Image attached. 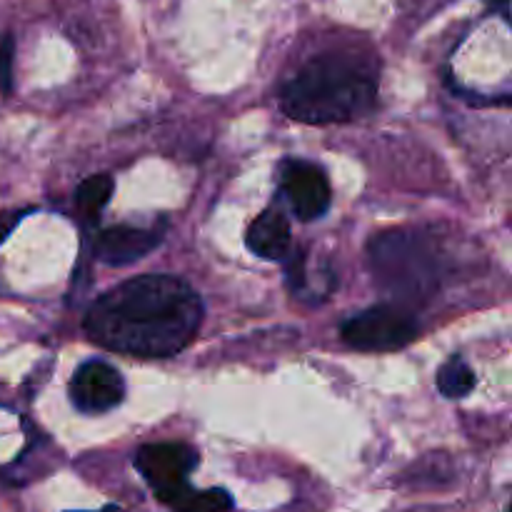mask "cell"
<instances>
[{
	"mask_svg": "<svg viewBox=\"0 0 512 512\" xmlns=\"http://www.w3.org/2000/svg\"><path fill=\"white\" fill-rule=\"evenodd\" d=\"M203 323V300L175 275H138L90 305L83 330L95 345L133 358H173Z\"/></svg>",
	"mask_w": 512,
	"mask_h": 512,
	"instance_id": "1",
	"label": "cell"
},
{
	"mask_svg": "<svg viewBox=\"0 0 512 512\" xmlns=\"http://www.w3.org/2000/svg\"><path fill=\"white\" fill-rule=\"evenodd\" d=\"M378 98V70L358 53H320L280 90V105L308 125L345 123L368 113Z\"/></svg>",
	"mask_w": 512,
	"mask_h": 512,
	"instance_id": "2",
	"label": "cell"
},
{
	"mask_svg": "<svg viewBox=\"0 0 512 512\" xmlns=\"http://www.w3.org/2000/svg\"><path fill=\"white\" fill-rule=\"evenodd\" d=\"M373 278L395 303L423 305L443 283V253L435 240L420 230H388L368 245Z\"/></svg>",
	"mask_w": 512,
	"mask_h": 512,
	"instance_id": "3",
	"label": "cell"
},
{
	"mask_svg": "<svg viewBox=\"0 0 512 512\" xmlns=\"http://www.w3.org/2000/svg\"><path fill=\"white\" fill-rule=\"evenodd\" d=\"M418 318L400 303H380L343 323L345 345L360 353H393L418 338Z\"/></svg>",
	"mask_w": 512,
	"mask_h": 512,
	"instance_id": "4",
	"label": "cell"
},
{
	"mask_svg": "<svg viewBox=\"0 0 512 512\" xmlns=\"http://www.w3.org/2000/svg\"><path fill=\"white\" fill-rule=\"evenodd\" d=\"M135 468L163 503L188 485V475L198 468V453L185 443H150L135 453Z\"/></svg>",
	"mask_w": 512,
	"mask_h": 512,
	"instance_id": "5",
	"label": "cell"
},
{
	"mask_svg": "<svg viewBox=\"0 0 512 512\" xmlns=\"http://www.w3.org/2000/svg\"><path fill=\"white\" fill-rule=\"evenodd\" d=\"M280 195L298 220H318L333 203L328 175L308 160H288L280 170Z\"/></svg>",
	"mask_w": 512,
	"mask_h": 512,
	"instance_id": "6",
	"label": "cell"
},
{
	"mask_svg": "<svg viewBox=\"0 0 512 512\" xmlns=\"http://www.w3.org/2000/svg\"><path fill=\"white\" fill-rule=\"evenodd\" d=\"M70 403L88 415L108 413L125 398L123 375L105 360H88L75 370L70 380Z\"/></svg>",
	"mask_w": 512,
	"mask_h": 512,
	"instance_id": "7",
	"label": "cell"
},
{
	"mask_svg": "<svg viewBox=\"0 0 512 512\" xmlns=\"http://www.w3.org/2000/svg\"><path fill=\"white\" fill-rule=\"evenodd\" d=\"M163 225L160 228H138V225H113L103 228L93 238L95 258L103 263L123 268L143 260L150 250H155L163 240Z\"/></svg>",
	"mask_w": 512,
	"mask_h": 512,
	"instance_id": "8",
	"label": "cell"
},
{
	"mask_svg": "<svg viewBox=\"0 0 512 512\" xmlns=\"http://www.w3.org/2000/svg\"><path fill=\"white\" fill-rule=\"evenodd\" d=\"M245 245L263 260H285L290 253V223L278 208H268L250 223Z\"/></svg>",
	"mask_w": 512,
	"mask_h": 512,
	"instance_id": "9",
	"label": "cell"
},
{
	"mask_svg": "<svg viewBox=\"0 0 512 512\" xmlns=\"http://www.w3.org/2000/svg\"><path fill=\"white\" fill-rule=\"evenodd\" d=\"M115 183L108 173H98L85 178L75 190V210H78L80 220L85 223H95L108 205L110 195H113Z\"/></svg>",
	"mask_w": 512,
	"mask_h": 512,
	"instance_id": "10",
	"label": "cell"
},
{
	"mask_svg": "<svg viewBox=\"0 0 512 512\" xmlns=\"http://www.w3.org/2000/svg\"><path fill=\"white\" fill-rule=\"evenodd\" d=\"M163 503L175 512H225L233 508V498H230L228 490H195L190 485H185L183 490L173 493Z\"/></svg>",
	"mask_w": 512,
	"mask_h": 512,
	"instance_id": "11",
	"label": "cell"
},
{
	"mask_svg": "<svg viewBox=\"0 0 512 512\" xmlns=\"http://www.w3.org/2000/svg\"><path fill=\"white\" fill-rule=\"evenodd\" d=\"M473 388L475 373L460 355H453V358L438 370V390L448 400H463L465 395L473 393Z\"/></svg>",
	"mask_w": 512,
	"mask_h": 512,
	"instance_id": "12",
	"label": "cell"
},
{
	"mask_svg": "<svg viewBox=\"0 0 512 512\" xmlns=\"http://www.w3.org/2000/svg\"><path fill=\"white\" fill-rule=\"evenodd\" d=\"M13 53V38L8 33L0 35V93H8L10 83H13Z\"/></svg>",
	"mask_w": 512,
	"mask_h": 512,
	"instance_id": "13",
	"label": "cell"
},
{
	"mask_svg": "<svg viewBox=\"0 0 512 512\" xmlns=\"http://www.w3.org/2000/svg\"><path fill=\"white\" fill-rule=\"evenodd\" d=\"M25 210H10V213H0V243L18 228V223L23 220Z\"/></svg>",
	"mask_w": 512,
	"mask_h": 512,
	"instance_id": "14",
	"label": "cell"
},
{
	"mask_svg": "<svg viewBox=\"0 0 512 512\" xmlns=\"http://www.w3.org/2000/svg\"><path fill=\"white\" fill-rule=\"evenodd\" d=\"M98 512H120V510L115 508V505H108V508H103V510H98Z\"/></svg>",
	"mask_w": 512,
	"mask_h": 512,
	"instance_id": "15",
	"label": "cell"
}]
</instances>
